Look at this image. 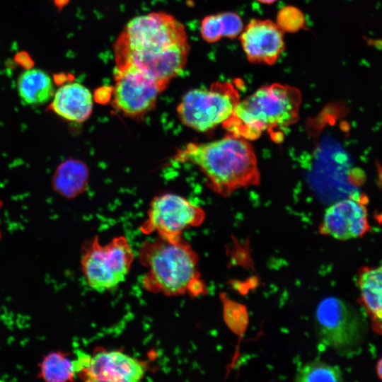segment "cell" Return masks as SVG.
Here are the masks:
<instances>
[{
	"mask_svg": "<svg viewBox=\"0 0 382 382\" xmlns=\"http://www.w3.org/2000/svg\"><path fill=\"white\" fill-rule=\"evenodd\" d=\"M50 108L66 120L83 122L92 112L93 96L91 91L79 83H65L54 92Z\"/></svg>",
	"mask_w": 382,
	"mask_h": 382,
	"instance_id": "4fadbf2b",
	"label": "cell"
},
{
	"mask_svg": "<svg viewBox=\"0 0 382 382\" xmlns=\"http://www.w3.org/2000/svg\"><path fill=\"white\" fill-rule=\"evenodd\" d=\"M116 66L131 65L168 86L185 68L190 52L184 25L165 12L131 19L113 45Z\"/></svg>",
	"mask_w": 382,
	"mask_h": 382,
	"instance_id": "6da1fadb",
	"label": "cell"
},
{
	"mask_svg": "<svg viewBox=\"0 0 382 382\" xmlns=\"http://www.w3.org/2000/svg\"><path fill=\"white\" fill-rule=\"evenodd\" d=\"M37 376L48 382L73 381L76 377L75 359L67 352H51L40 362Z\"/></svg>",
	"mask_w": 382,
	"mask_h": 382,
	"instance_id": "ac0fdd59",
	"label": "cell"
},
{
	"mask_svg": "<svg viewBox=\"0 0 382 382\" xmlns=\"http://www.w3.org/2000/svg\"><path fill=\"white\" fill-rule=\"evenodd\" d=\"M138 259L147 268L141 284L148 291L168 296L203 294L197 254L182 238L170 240L158 236L144 242L138 250Z\"/></svg>",
	"mask_w": 382,
	"mask_h": 382,
	"instance_id": "3957f363",
	"label": "cell"
},
{
	"mask_svg": "<svg viewBox=\"0 0 382 382\" xmlns=\"http://www.w3.org/2000/svg\"><path fill=\"white\" fill-rule=\"evenodd\" d=\"M301 103L299 89L273 83L240 100L232 115L222 125L228 133L248 141L264 132L271 137L297 122Z\"/></svg>",
	"mask_w": 382,
	"mask_h": 382,
	"instance_id": "277c9868",
	"label": "cell"
},
{
	"mask_svg": "<svg viewBox=\"0 0 382 382\" xmlns=\"http://www.w3.org/2000/svg\"><path fill=\"white\" fill-rule=\"evenodd\" d=\"M358 284L361 299L375 328L382 333V267L363 268Z\"/></svg>",
	"mask_w": 382,
	"mask_h": 382,
	"instance_id": "2e32d148",
	"label": "cell"
},
{
	"mask_svg": "<svg viewBox=\"0 0 382 382\" xmlns=\"http://www.w3.org/2000/svg\"><path fill=\"white\" fill-rule=\"evenodd\" d=\"M76 377L85 381L137 382L143 379L146 363L120 350L99 349L93 354L79 352Z\"/></svg>",
	"mask_w": 382,
	"mask_h": 382,
	"instance_id": "30bf717a",
	"label": "cell"
},
{
	"mask_svg": "<svg viewBox=\"0 0 382 382\" xmlns=\"http://www.w3.org/2000/svg\"><path fill=\"white\" fill-rule=\"evenodd\" d=\"M88 171L84 163L69 158L61 163L52 177L53 189L62 196L73 198L82 193L87 185Z\"/></svg>",
	"mask_w": 382,
	"mask_h": 382,
	"instance_id": "9a60e30c",
	"label": "cell"
},
{
	"mask_svg": "<svg viewBox=\"0 0 382 382\" xmlns=\"http://www.w3.org/2000/svg\"><path fill=\"white\" fill-rule=\"evenodd\" d=\"M134 259L133 250L125 236L115 237L104 245L96 236L83 247L80 262L88 286L104 292L125 280Z\"/></svg>",
	"mask_w": 382,
	"mask_h": 382,
	"instance_id": "8992f818",
	"label": "cell"
},
{
	"mask_svg": "<svg viewBox=\"0 0 382 382\" xmlns=\"http://www.w3.org/2000/svg\"><path fill=\"white\" fill-rule=\"evenodd\" d=\"M17 91L23 103L37 105L45 104L53 98L54 86L47 72L39 68H31L19 75Z\"/></svg>",
	"mask_w": 382,
	"mask_h": 382,
	"instance_id": "5bb4252c",
	"label": "cell"
},
{
	"mask_svg": "<svg viewBox=\"0 0 382 382\" xmlns=\"http://www.w3.org/2000/svg\"><path fill=\"white\" fill-rule=\"evenodd\" d=\"M376 371L379 378L382 379V358L380 359L377 364Z\"/></svg>",
	"mask_w": 382,
	"mask_h": 382,
	"instance_id": "44dd1931",
	"label": "cell"
},
{
	"mask_svg": "<svg viewBox=\"0 0 382 382\" xmlns=\"http://www.w3.org/2000/svg\"><path fill=\"white\" fill-rule=\"evenodd\" d=\"M256 1L264 4H272L278 0H256Z\"/></svg>",
	"mask_w": 382,
	"mask_h": 382,
	"instance_id": "7402d4cb",
	"label": "cell"
},
{
	"mask_svg": "<svg viewBox=\"0 0 382 382\" xmlns=\"http://www.w3.org/2000/svg\"><path fill=\"white\" fill-rule=\"evenodd\" d=\"M174 160L190 162L204 174L209 187L227 197L241 187L258 185L260 174L248 140L228 133L207 143H190L178 150Z\"/></svg>",
	"mask_w": 382,
	"mask_h": 382,
	"instance_id": "7a4b0ae2",
	"label": "cell"
},
{
	"mask_svg": "<svg viewBox=\"0 0 382 382\" xmlns=\"http://www.w3.org/2000/svg\"><path fill=\"white\" fill-rule=\"evenodd\" d=\"M0 207H1V202H0Z\"/></svg>",
	"mask_w": 382,
	"mask_h": 382,
	"instance_id": "cb8c5ba5",
	"label": "cell"
},
{
	"mask_svg": "<svg viewBox=\"0 0 382 382\" xmlns=\"http://www.w3.org/2000/svg\"><path fill=\"white\" fill-rule=\"evenodd\" d=\"M284 33L269 19H252L240 34L247 59L253 64L273 65L285 49Z\"/></svg>",
	"mask_w": 382,
	"mask_h": 382,
	"instance_id": "8fae6325",
	"label": "cell"
},
{
	"mask_svg": "<svg viewBox=\"0 0 382 382\" xmlns=\"http://www.w3.org/2000/svg\"><path fill=\"white\" fill-rule=\"evenodd\" d=\"M370 229L365 202L350 197L325 209L319 232L337 240L347 241L362 237Z\"/></svg>",
	"mask_w": 382,
	"mask_h": 382,
	"instance_id": "7c38bea8",
	"label": "cell"
},
{
	"mask_svg": "<svg viewBox=\"0 0 382 382\" xmlns=\"http://www.w3.org/2000/svg\"><path fill=\"white\" fill-rule=\"evenodd\" d=\"M243 28L238 14L226 11L205 16L201 23L200 33L205 42L214 43L223 37L236 38Z\"/></svg>",
	"mask_w": 382,
	"mask_h": 382,
	"instance_id": "e0dca14e",
	"label": "cell"
},
{
	"mask_svg": "<svg viewBox=\"0 0 382 382\" xmlns=\"http://www.w3.org/2000/svg\"><path fill=\"white\" fill-rule=\"evenodd\" d=\"M275 23L284 33H294L305 28L306 18L299 8L286 6L277 12Z\"/></svg>",
	"mask_w": 382,
	"mask_h": 382,
	"instance_id": "ffe728a7",
	"label": "cell"
},
{
	"mask_svg": "<svg viewBox=\"0 0 382 382\" xmlns=\"http://www.w3.org/2000/svg\"><path fill=\"white\" fill-rule=\"evenodd\" d=\"M240 100L238 85L216 81L209 88H193L185 93L177 113L185 126L204 132L226 122Z\"/></svg>",
	"mask_w": 382,
	"mask_h": 382,
	"instance_id": "5b68a950",
	"label": "cell"
},
{
	"mask_svg": "<svg viewBox=\"0 0 382 382\" xmlns=\"http://www.w3.org/2000/svg\"><path fill=\"white\" fill-rule=\"evenodd\" d=\"M0 238H1V231H0Z\"/></svg>",
	"mask_w": 382,
	"mask_h": 382,
	"instance_id": "603a6c76",
	"label": "cell"
},
{
	"mask_svg": "<svg viewBox=\"0 0 382 382\" xmlns=\"http://www.w3.org/2000/svg\"><path fill=\"white\" fill-rule=\"evenodd\" d=\"M296 382L343 381V374L338 366L331 365L320 359H314L300 366L295 374Z\"/></svg>",
	"mask_w": 382,
	"mask_h": 382,
	"instance_id": "d6986e66",
	"label": "cell"
},
{
	"mask_svg": "<svg viewBox=\"0 0 382 382\" xmlns=\"http://www.w3.org/2000/svg\"><path fill=\"white\" fill-rule=\"evenodd\" d=\"M314 322L318 340L324 348L346 354L362 342V320L348 303L340 298L323 299L316 308Z\"/></svg>",
	"mask_w": 382,
	"mask_h": 382,
	"instance_id": "52a82bcc",
	"label": "cell"
},
{
	"mask_svg": "<svg viewBox=\"0 0 382 382\" xmlns=\"http://www.w3.org/2000/svg\"><path fill=\"white\" fill-rule=\"evenodd\" d=\"M204 217L199 207L178 195L166 193L152 199L140 230L144 234L157 233L158 236L178 240L185 229L202 224Z\"/></svg>",
	"mask_w": 382,
	"mask_h": 382,
	"instance_id": "ba28073f",
	"label": "cell"
},
{
	"mask_svg": "<svg viewBox=\"0 0 382 382\" xmlns=\"http://www.w3.org/2000/svg\"><path fill=\"white\" fill-rule=\"evenodd\" d=\"M114 79L112 106L134 118L153 110L158 95L167 88L131 65L115 66Z\"/></svg>",
	"mask_w": 382,
	"mask_h": 382,
	"instance_id": "9c48e42d",
	"label": "cell"
}]
</instances>
